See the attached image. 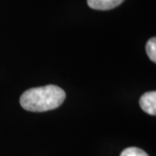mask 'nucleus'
Instances as JSON below:
<instances>
[{
  "label": "nucleus",
  "mask_w": 156,
  "mask_h": 156,
  "mask_svg": "<svg viewBox=\"0 0 156 156\" xmlns=\"http://www.w3.org/2000/svg\"><path fill=\"white\" fill-rule=\"evenodd\" d=\"M124 2V0H87L90 8L95 10H111Z\"/></svg>",
  "instance_id": "nucleus-3"
},
{
  "label": "nucleus",
  "mask_w": 156,
  "mask_h": 156,
  "mask_svg": "<svg viewBox=\"0 0 156 156\" xmlns=\"http://www.w3.org/2000/svg\"><path fill=\"white\" fill-rule=\"evenodd\" d=\"M65 98L66 93L61 87L50 84L26 90L21 94L20 102L24 110L43 113L59 108L63 104Z\"/></svg>",
  "instance_id": "nucleus-1"
},
{
  "label": "nucleus",
  "mask_w": 156,
  "mask_h": 156,
  "mask_svg": "<svg viewBox=\"0 0 156 156\" xmlns=\"http://www.w3.org/2000/svg\"><path fill=\"white\" fill-rule=\"evenodd\" d=\"M146 53L152 62H156V39L151 38L146 44Z\"/></svg>",
  "instance_id": "nucleus-4"
},
{
  "label": "nucleus",
  "mask_w": 156,
  "mask_h": 156,
  "mask_svg": "<svg viewBox=\"0 0 156 156\" xmlns=\"http://www.w3.org/2000/svg\"><path fill=\"white\" fill-rule=\"evenodd\" d=\"M120 156H149L144 150L138 147H129L123 150Z\"/></svg>",
  "instance_id": "nucleus-5"
},
{
  "label": "nucleus",
  "mask_w": 156,
  "mask_h": 156,
  "mask_svg": "<svg viewBox=\"0 0 156 156\" xmlns=\"http://www.w3.org/2000/svg\"><path fill=\"white\" fill-rule=\"evenodd\" d=\"M139 105L142 111L151 116L156 115V92L148 91L140 98Z\"/></svg>",
  "instance_id": "nucleus-2"
}]
</instances>
